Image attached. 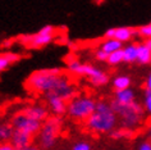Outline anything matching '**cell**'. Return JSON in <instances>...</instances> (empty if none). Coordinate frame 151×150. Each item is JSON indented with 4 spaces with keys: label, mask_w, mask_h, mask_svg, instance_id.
I'll list each match as a JSON object with an SVG mask.
<instances>
[{
    "label": "cell",
    "mask_w": 151,
    "mask_h": 150,
    "mask_svg": "<svg viewBox=\"0 0 151 150\" xmlns=\"http://www.w3.org/2000/svg\"><path fill=\"white\" fill-rule=\"evenodd\" d=\"M108 57H109V54H106L105 51L101 50V49H97L95 51V58H96V61H99V62H106Z\"/></svg>",
    "instance_id": "obj_24"
},
{
    "label": "cell",
    "mask_w": 151,
    "mask_h": 150,
    "mask_svg": "<svg viewBox=\"0 0 151 150\" xmlns=\"http://www.w3.org/2000/svg\"><path fill=\"white\" fill-rule=\"evenodd\" d=\"M137 150H151V141H142Z\"/></svg>",
    "instance_id": "obj_27"
},
{
    "label": "cell",
    "mask_w": 151,
    "mask_h": 150,
    "mask_svg": "<svg viewBox=\"0 0 151 150\" xmlns=\"http://www.w3.org/2000/svg\"><path fill=\"white\" fill-rule=\"evenodd\" d=\"M72 150H91V145L85 141H80L72 148Z\"/></svg>",
    "instance_id": "obj_25"
},
{
    "label": "cell",
    "mask_w": 151,
    "mask_h": 150,
    "mask_svg": "<svg viewBox=\"0 0 151 150\" xmlns=\"http://www.w3.org/2000/svg\"><path fill=\"white\" fill-rule=\"evenodd\" d=\"M10 123H12L14 130L23 131V132H27L29 135H32V136L36 133H39L40 130H41V126H42V122L31 118L29 115L26 114L23 110L14 114L12 117Z\"/></svg>",
    "instance_id": "obj_7"
},
{
    "label": "cell",
    "mask_w": 151,
    "mask_h": 150,
    "mask_svg": "<svg viewBox=\"0 0 151 150\" xmlns=\"http://www.w3.org/2000/svg\"><path fill=\"white\" fill-rule=\"evenodd\" d=\"M136 35H137V28L120 26V27H111L106 30V32L104 33V39H116L124 44L127 41H131Z\"/></svg>",
    "instance_id": "obj_9"
},
{
    "label": "cell",
    "mask_w": 151,
    "mask_h": 150,
    "mask_svg": "<svg viewBox=\"0 0 151 150\" xmlns=\"http://www.w3.org/2000/svg\"><path fill=\"white\" fill-rule=\"evenodd\" d=\"M26 86L29 91L35 94H55L64 100L69 102L72 97L77 95V89L67 73L62 68H45L33 72L26 81Z\"/></svg>",
    "instance_id": "obj_1"
},
{
    "label": "cell",
    "mask_w": 151,
    "mask_h": 150,
    "mask_svg": "<svg viewBox=\"0 0 151 150\" xmlns=\"http://www.w3.org/2000/svg\"><path fill=\"white\" fill-rule=\"evenodd\" d=\"M13 132H14V128H13L12 123L0 121V142L10 141Z\"/></svg>",
    "instance_id": "obj_19"
},
{
    "label": "cell",
    "mask_w": 151,
    "mask_h": 150,
    "mask_svg": "<svg viewBox=\"0 0 151 150\" xmlns=\"http://www.w3.org/2000/svg\"><path fill=\"white\" fill-rule=\"evenodd\" d=\"M55 36H56V33H42V32L37 31L36 33H32V35H21L18 37V41L27 48L40 49L52 43Z\"/></svg>",
    "instance_id": "obj_8"
},
{
    "label": "cell",
    "mask_w": 151,
    "mask_h": 150,
    "mask_svg": "<svg viewBox=\"0 0 151 150\" xmlns=\"http://www.w3.org/2000/svg\"><path fill=\"white\" fill-rule=\"evenodd\" d=\"M21 150H40L39 148H37L36 145H33V144H29L28 146H26V148H23V149H21Z\"/></svg>",
    "instance_id": "obj_29"
},
{
    "label": "cell",
    "mask_w": 151,
    "mask_h": 150,
    "mask_svg": "<svg viewBox=\"0 0 151 150\" xmlns=\"http://www.w3.org/2000/svg\"><path fill=\"white\" fill-rule=\"evenodd\" d=\"M137 35L143 37V39H151V23L143 25L137 28Z\"/></svg>",
    "instance_id": "obj_22"
},
{
    "label": "cell",
    "mask_w": 151,
    "mask_h": 150,
    "mask_svg": "<svg viewBox=\"0 0 151 150\" xmlns=\"http://www.w3.org/2000/svg\"><path fill=\"white\" fill-rule=\"evenodd\" d=\"M143 44H145L149 49H151V39H146L145 41H143Z\"/></svg>",
    "instance_id": "obj_30"
},
{
    "label": "cell",
    "mask_w": 151,
    "mask_h": 150,
    "mask_svg": "<svg viewBox=\"0 0 151 150\" xmlns=\"http://www.w3.org/2000/svg\"><path fill=\"white\" fill-rule=\"evenodd\" d=\"M86 127L93 133H110L115 130L118 117L113 110L111 104L105 100L96 103L93 113L86 119Z\"/></svg>",
    "instance_id": "obj_2"
},
{
    "label": "cell",
    "mask_w": 151,
    "mask_h": 150,
    "mask_svg": "<svg viewBox=\"0 0 151 150\" xmlns=\"http://www.w3.org/2000/svg\"><path fill=\"white\" fill-rule=\"evenodd\" d=\"M60 131H62V119L58 115L52 118L46 119L42 122L41 130L39 132L40 144L44 149H50L55 145L56 138H58Z\"/></svg>",
    "instance_id": "obj_6"
},
{
    "label": "cell",
    "mask_w": 151,
    "mask_h": 150,
    "mask_svg": "<svg viewBox=\"0 0 151 150\" xmlns=\"http://www.w3.org/2000/svg\"><path fill=\"white\" fill-rule=\"evenodd\" d=\"M141 66L151 64V49H149L143 43L138 44V54H137V62Z\"/></svg>",
    "instance_id": "obj_16"
},
{
    "label": "cell",
    "mask_w": 151,
    "mask_h": 150,
    "mask_svg": "<svg viewBox=\"0 0 151 150\" xmlns=\"http://www.w3.org/2000/svg\"><path fill=\"white\" fill-rule=\"evenodd\" d=\"M0 150H17L12 145V142H0Z\"/></svg>",
    "instance_id": "obj_26"
},
{
    "label": "cell",
    "mask_w": 151,
    "mask_h": 150,
    "mask_svg": "<svg viewBox=\"0 0 151 150\" xmlns=\"http://www.w3.org/2000/svg\"><path fill=\"white\" fill-rule=\"evenodd\" d=\"M110 104L116 117L120 121L122 128L133 131L142 123L145 110H143V107H141V104L137 103L136 100L129 104H120L113 99Z\"/></svg>",
    "instance_id": "obj_3"
},
{
    "label": "cell",
    "mask_w": 151,
    "mask_h": 150,
    "mask_svg": "<svg viewBox=\"0 0 151 150\" xmlns=\"http://www.w3.org/2000/svg\"><path fill=\"white\" fill-rule=\"evenodd\" d=\"M134 91L132 89H124V90H119L115 91V96L114 100H116L120 104H129L132 102H134Z\"/></svg>",
    "instance_id": "obj_17"
},
{
    "label": "cell",
    "mask_w": 151,
    "mask_h": 150,
    "mask_svg": "<svg viewBox=\"0 0 151 150\" xmlns=\"http://www.w3.org/2000/svg\"><path fill=\"white\" fill-rule=\"evenodd\" d=\"M145 90H149V91H151V72L147 74V77H146V81H145Z\"/></svg>",
    "instance_id": "obj_28"
},
{
    "label": "cell",
    "mask_w": 151,
    "mask_h": 150,
    "mask_svg": "<svg viewBox=\"0 0 151 150\" xmlns=\"http://www.w3.org/2000/svg\"><path fill=\"white\" fill-rule=\"evenodd\" d=\"M132 84V80L129 76H126V74H119V76H115L111 81V85L114 87L115 91H119V90H124V89H129Z\"/></svg>",
    "instance_id": "obj_18"
},
{
    "label": "cell",
    "mask_w": 151,
    "mask_h": 150,
    "mask_svg": "<svg viewBox=\"0 0 151 150\" xmlns=\"http://www.w3.org/2000/svg\"><path fill=\"white\" fill-rule=\"evenodd\" d=\"M122 62H123V51H122V49L114 51V53H111V54H109L108 61H106V63L108 64H110V66H118Z\"/></svg>",
    "instance_id": "obj_20"
},
{
    "label": "cell",
    "mask_w": 151,
    "mask_h": 150,
    "mask_svg": "<svg viewBox=\"0 0 151 150\" xmlns=\"http://www.w3.org/2000/svg\"><path fill=\"white\" fill-rule=\"evenodd\" d=\"M143 110L151 115V91L149 90H145V95H143Z\"/></svg>",
    "instance_id": "obj_23"
},
{
    "label": "cell",
    "mask_w": 151,
    "mask_h": 150,
    "mask_svg": "<svg viewBox=\"0 0 151 150\" xmlns=\"http://www.w3.org/2000/svg\"><path fill=\"white\" fill-rule=\"evenodd\" d=\"M21 59L19 54L12 53V51H8V53H1L0 54V72L5 71L6 68H9L12 64L17 63Z\"/></svg>",
    "instance_id": "obj_14"
},
{
    "label": "cell",
    "mask_w": 151,
    "mask_h": 150,
    "mask_svg": "<svg viewBox=\"0 0 151 150\" xmlns=\"http://www.w3.org/2000/svg\"><path fill=\"white\" fill-rule=\"evenodd\" d=\"M31 141H32V135L23 132V131H19V130H14L12 138H10L12 145L17 150H21V149L26 148V146H28L31 144Z\"/></svg>",
    "instance_id": "obj_12"
},
{
    "label": "cell",
    "mask_w": 151,
    "mask_h": 150,
    "mask_svg": "<svg viewBox=\"0 0 151 150\" xmlns=\"http://www.w3.org/2000/svg\"><path fill=\"white\" fill-rule=\"evenodd\" d=\"M147 135H149V138H150V141H151V127L149 128V131H147Z\"/></svg>",
    "instance_id": "obj_31"
},
{
    "label": "cell",
    "mask_w": 151,
    "mask_h": 150,
    "mask_svg": "<svg viewBox=\"0 0 151 150\" xmlns=\"http://www.w3.org/2000/svg\"><path fill=\"white\" fill-rule=\"evenodd\" d=\"M23 112L27 115H29L31 118L36 119V121H40V122H45L49 115V110L44 105H41V104H31V105H27L23 108Z\"/></svg>",
    "instance_id": "obj_11"
},
{
    "label": "cell",
    "mask_w": 151,
    "mask_h": 150,
    "mask_svg": "<svg viewBox=\"0 0 151 150\" xmlns=\"http://www.w3.org/2000/svg\"><path fill=\"white\" fill-rule=\"evenodd\" d=\"M67 71L72 74H76V76L87 77L90 82L96 87L104 86L109 82V76L106 72H104L103 69L97 68L93 64H90V63H81L78 59L68 61Z\"/></svg>",
    "instance_id": "obj_4"
},
{
    "label": "cell",
    "mask_w": 151,
    "mask_h": 150,
    "mask_svg": "<svg viewBox=\"0 0 151 150\" xmlns=\"http://www.w3.org/2000/svg\"><path fill=\"white\" fill-rule=\"evenodd\" d=\"M123 62L132 64V63L137 62V54H138V44L131 43L127 44L126 46H123Z\"/></svg>",
    "instance_id": "obj_13"
},
{
    "label": "cell",
    "mask_w": 151,
    "mask_h": 150,
    "mask_svg": "<svg viewBox=\"0 0 151 150\" xmlns=\"http://www.w3.org/2000/svg\"><path fill=\"white\" fill-rule=\"evenodd\" d=\"M99 49L105 51L106 54H111L116 50L123 49V43H120L116 39H104V41L99 45Z\"/></svg>",
    "instance_id": "obj_15"
},
{
    "label": "cell",
    "mask_w": 151,
    "mask_h": 150,
    "mask_svg": "<svg viewBox=\"0 0 151 150\" xmlns=\"http://www.w3.org/2000/svg\"><path fill=\"white\" fill-rule=\"evenodd\" d=\"M131 135H132V131L126 130V128L113 130L110 132V136H111V138H114V140H119V138H123V137H129Z\"/></svg>",
    "instance_id": "obj_21"
},
{
    "label": "cell",
    "mask_w": 151,
    "mask_h": 150,
    "mask_svg": "<svg viewBox=\"0 0 151 150\" xmlns=\"http://www.w3.org/2000/svg\"><path fill=\"white\" fill-rule=\"evenodd\" d=\"M45 100H46L49 110H50L54 115H58L59 117V115H63L64 113H67L68 102L64 100L63 97L50 92V94H46V95H45Z\"/></svg>",
    "instance_id": "obj_10"
},
{
    "label": "cell",
    "mask_w": 151,
    "mask_h": 150,
    "mask_svg": "<svg viewBox=\"0 0 151 150\" xmlns=\"http://www.w3.org/2000/svg\"><path fill=\"white\" fill-rule=\"evenodd\" d=\"M96 103L97 102H95L93 97L90 95H85V94L76 95L68 102L67 114L76 121H86L93 113Z\"/></svg>",
    "instance_id": "obj_5"
}]
</instances>
